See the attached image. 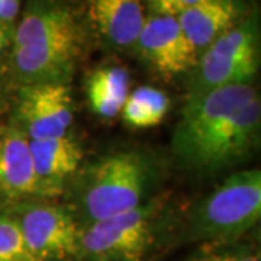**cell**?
Returning a JSON list of instances; mask_svg holds the SVG:
<instances>
[{
	"label": "cell",
	"mask_w": 261,
	"mask_h": 261,
	"mask_svg": "<svg viewBox=\"0 0 261 261\" xmlns=\"http://www.w3.org/2000/svg\"><path fill=\"white\" fill-rule=\"evenodd\" d=\"M73 99L67 84L20 86L12 122L29 141L64 137L73 125Z\"/></svg>",
	"instance_id": "cell-8"
},
{
	"label": "cell",
	"mask_w": 261,
	"mask_h": 261,
	"mask_svg": "<svg viewBox=\"0 0 261 261\" xmlns=\"http://www.w3.org/2000/svg\"><path fill=\"white\" fill-rule=\"evenodd\" d=\"M129 93V71L122 65L97 67L86 82V96L90 109L106 121L121 115Z\"/></svg>",
	"instance_id": "cell-14"
},
{
	"label": "cell",
	"mask_w": 261,
	"mask_h": 261,
	"mask_svg": "<svg viewBox=\"0 0 261 261\" xmlns=\"http://www.w3.org/2000/svg\"><path fill=\"white\" fill-rule=\"evenodd\" d=\"M74 177L68 211L83 229L152 199L161 170L147 152L119 151L90 163Z\"/></svg>",
	"instance_id": "cell-3"
},
{
	"label": "cell",
	"mask_w": 261,
	"mask_h": 261,
	"mask_svg": "<svg viewBox=\"0 0 261 261\" xmlns=\"http://www.w3.org/2000/svg\"><path fill=\"white\" fill-rule=\"evenodd\" d=\"M260 218V168L241 170L199 203L189 219L187 237L202 244L237 243Z\"/></svg>",
	"instance_id": "cell-5"
},
{
	"label": "cell",
	"mask_w": 261,
	"mask_h": 261,
	"mask_svg": "<svg viewBox=\"0 0 261 261\" xmlns=\"http://www.w3.org/2000/svg\"><path fill=\"white\" fill-rule=\"evenodd\" d=\"M260 96L252 84H232L189 96L173 134V152L196 174L235 166L260 135Z\"/></svg>",
	"instance_id": "cell-1"
},
{
	"label": "cell",
	"mask_w": 261,
	"mask_h": 261,
	"mask_svg": "<svg viewBox=\"0 0 261 261\" xmlns=\"http://www.w3.org/2000/svg\"><path fill=\"white\" fill-rule=\"evenodd\" d=\"M0 261H37L25 243L18 221L8 209H0Z\"/></svg>",
	"instance_id": "cell-16"
},
{
	"label": "cell",
	"mask_w": 261,
	"mask_h": 261,
	"mask_svg": "<svg viewBox=\"0 0 261 261\" xmlns=\"http://www.w3.org/2000/svg\"><path fill=\"white\" fill-rule=\"evenodd\" d=\"M83 29L74 13L58 0H31L13 28L9 65L27 84H67L83 49Z\"/></svg>",
	"instance_id": "cell-2"
},
{
	"label": "cell",
	"mask_w": 261,
	"mask_h": 261,
	"mask_svg": "<svg viewBox=\"0 0 261 261\" xmlns=\"http://www.w3.org/2000/svg\"><path fill=\"white\" fill-rule=\"evenodd\" d=\"M89 16L99 34L118 48L134 47L145 22L141 0H89Z\"/></svg>",
	"instance_id": "cell-13"
},
{
	"label": "cell",
	"mask_w": 261,
	"mask_h": 261,
	"mask_svg": "<svg viewBox=\"0 0 261 261\" xmlns=\"http://www.w3.org/2000/svg\"><path fill=\"white\" fill-rule=\"evenodd\" d=\"M41 199L28 137L9 122L0 125V209Z\"/></svg>",
	"instance_id": "cell-10"
},
{
	"label": "cell",
	"mask_w": 261,
	"mask_h": 261,
	"mask_svg": "<svg viewBox=\"0 0 261 261\" xmlns=\"http://www.w3.org/2000/svg\"><path fill=\"white\" fill-rule=\"evenodd\" d=\"M195 68L189 96L232 84H251L258 70L255 23L250 20L225 32L202 53Z\"/></svg>",
	"instance_id": "cell-6"
},
{
	"label": "cell",
	"mask_w": 261,
	"mask_h": 261,
	"mask_svg": "<svg viewBox=\"0 0 261 261\" xmlns=\"http://www.w3.org/2000/svg\"><path fill=\"white\" fill-rule=\"evenodd\" d=\"M13 25H3L0 23V57L3 56L12 44L13 38Z\"/></svg>",
	"instance_id": "cell-20"
},
{
	"label": "cell",
	"mask_w": 261,
	"mask_h": 261,
	"mask_svg": "<svg viewBox=\"0 0 261 261\" xmlns=\"http://www.w3.org/2000/svg\"><path fill=\"white\" fill-rule=\"evenodd\" d=\"M240 9L235 0H197L177 16L180 28L199 53L235 27Z\"/></svg>",
	"instance_id": "cell-12"
},
{
	"label": "cell",
	"mask_w": 261,
	"mask_h": 261,
	"mask_svg": "<svg viewBox=\"0 0 261 261\" xmlns=\"http://www.w3.org/2000/svg\"><path fill=\"white\" fill-rule=\"evenodd\" d=\"M22 8V0H0V23L13 25Z\"/></svg>",
	"instance_id": "cell-19"
},
{
	"label": "cell",
	"mask_w": 261,
	"mask_h": 261,
	"mask_svg": "<svg viewBox=\"0 0 261 261\" xmlns=\"http://www.w3.org/2000/svg\"><path fill=\"white\" fill-rule=\"evenodd\" d=\"M203 245L205 247L189 261H261L258 248L241 241Z\"/></svg>",
	"instance_id": "cell-17"
},
{
	"label": "cell",
	"mask_w": 261,
	"mask_h": 261,
	"mask_svg": "<svg viewBox=\"0 0 261 261\" xmlns=\"http://www.w3.org/2000/svg\"><path fill=\"white\" fill-rule=\"evenodd\" d=\"M164 212V197L154 196L132 211L86 226L74 261H149L167 233Z\"/></svg>",
	"instance_id": "cell-4"
},
{
	"label": "cell",
	"mask_w": 261,
	"mask_h": 261,
	"mask_svg": "<svg viewBox=\"0 0 261 261\" xmlns=\"http://www.w3.org/2000/svg\"><path fill=\"white\" fill-rule=\"evenodd\" d=\"M18 221L29 251L37 261H74L82 226L65 207L22 202L8 209Z\"/></svg>",
	"instance_id": "cell-7"
},
{
	"label": "cell",
	"mask_w": 261,
	"mask_h": 261,
	"mask_svg": "<svg viewBox=\"0 0 261 261\" xmlns=\"http://www.w3.org/2000/svg\"><path fill=\"white\" fill-rule=\"evenodd\" d=\"M147 2L154 15L177 18L180 13L189 9L192 5H195L197 0H147Z\"/></svg>",
	"instance_id": "cell-18"
},
{
	"label": "cell",
	"mask_w": 261,
	"mask_h": 261,
	"mask_svg": "<svg viewBox=\"0 0 261 261\" xmlns=\"http://www.w3.org/2000/svg\"><path fill=\"white\" fill-rule=\"evenodd\" d=\"M170 109L168 96L155 87L142 86L130 92L121 111L123 122L134 129H148L160 125Z\"/></svg>",
	"instance_id": "cell-15"
},
{
	"label": "cell",
	"mask_w": 261,
	"mask_h": 261,
	"mask_svg": "<svg viewBox=\"0 0 261 261\" xmlns=\"http://www.w3.org/2000/svg\"><path fill=\"white\" fill-rule=\"evenodd\" d=\"M29 149L42 197L60 195L65 183L80 170L83 151L68 134L51 140L29 141Z\"/></svg>",
	"instance_id": "cell-11"
},
{
	"label": "cell",
	"mask_w": 261,
	"mask_h": 261,
	"mask_svg": "<svg viewBox=\"0 0 261 261\" xmlns=\"http://www.w3.org/2000/svg\"><path fill=\"white\" fill-rule=\"evenodd\" d=\"M135 45L148 64L164 77L186 73L197 63V51L174 16L145 18Z\"/></svg>",
	"instance_id": "cell-9"
}]
</instances>
